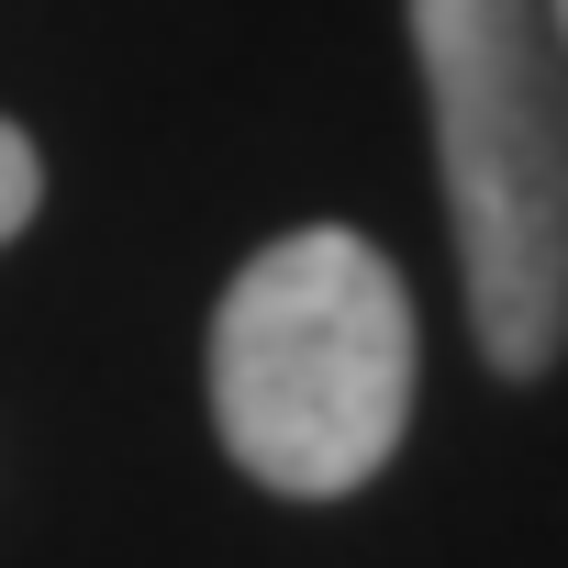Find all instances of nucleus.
Wrapping results in <instances>:
<instances>
[{
  "mask_svg": "<svg viewBox=\"0 0 568 568\" xmlns=\"http://www.w3.org/2000/svg\"><path fill=\"white\" fill-rule=\"evenodd\" d=\"M435 112L468 335L501 379L568 357V45L546 0H402Z\"/></svg>",
  "mask_w": 568,
  "mask_h": 568,
  "instance_id": "1",
  "label": "nucleus"
},
{
  "mask_svg": "<svg viewBox=\"0 0 568 568\" xmlns=\"http://www.w3.org/2000/svg\"><path fill=\"white\" fill-rule=\"evenodd\" d=\"M212 424L278 501H346L357 479H379L413 424L402 267L346 223L256 245L212 313Z\"/></svg>",
  "mask_w": 568,
  "mask_h": 568,
  "instance_id": "2",
  "label": "nucleus"
},
{
  "mask_svg": "<svg viewBox=\"0 0 568 568\" xmlns=\"http://www.w3.org/2000/svg\"><path fill=\"white\" fill-rule=\"evenodd\" d=\"M34 201H45V168H34L23 123H0V245H12V234L34 223Z\"/></svg>",
  "mask_w": 568,
  "mask_h": 568,
  "instance_id": "3",
  "label": "nucleus"
},
{
  "mask_svg": "<svg viewBox=\"0 0 568 568\" xmlns=\"http://www.w3.org/2000/svg\"><path fill=\"white\" fill-rule=\"evenodd\" d=\"M546 23H557V45H568V0H546Z\"/></svg>",
  "mask_w": 568,
  "mask_h": 568,
  "instance_id": "4",
  "label": "nucleus"
}]
</instances>
